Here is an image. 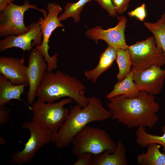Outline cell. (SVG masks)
<instances>
[{"label": "cell", "mask_w": 165, "mask_h": 165, "mask_svg": "<svg viewBox=\"0 0 165 165\" xmlns=\"http://www.w3.org/2000/svg\"><path fill=\"white\" fill-rule=\"evenodd\" d=\"M107 103L111 119L129 128L133 127L152 128L159 117L156 113L160 108L154 95L141 90L137 97L129 98L121 95L113 97Z\"/></svg>", "instance_id": "6da1fadb"}, {"label": "cell", "mask_w": 165, "mask_h": 165, "mask_svg": "<svg viewBox=\"0 0 165 165\" xmlns=\"http://www.w3.org/2000/svg\"><path fill=\"white\" fill-rule=\"evenodd\" d=\"M111 116L100 99L95 96L89 97L85 107L77 104L71 108L58 131L52 134V142L58 148L68 146L73 138L89 123L107 119Z\"/></svg>", "instance_id": "7a4b0ae2"}, {"label": "cell", "mask_w": 165, "mask_h": 165, "mask_svg": "<svg viewBox=\"0 0 165 165\" xmlns=\"http://www.w3.org/2000/svg\"><path fill=\"white\" fill-rule=\"evenodd\" d=\"M86 87L78 79L60 70L46 71L36 93L43 101L52 103L64 97L71 98L82 108L86 106L88 98L85 95Z\"/></svg>", "instance_id": "3957f363"}, {"label": "cell", "mask_w": 165, "mask_h": 165, "mask_svg": "<svg viewBox=\"0 0 165 165\" xmlns=\"http://www.w3.org/2000/svg\"><path fill=\"white\" fill-rule=\"evenodd\" d=\"M72 152L78 157L86 153L99 154L107 150L115 151L116 144L104 130L86 126L73 139Z\"/></svg>", "instance_id": "277c9868"}, {"label": "cell", "mask_w": 165, "mask_h": 165, "mask_svg": "<svg viewBox=\"0 0 165 165\" xmlns=\"http://www.w3.org/2000/svg\"><path fill=\"white\" fill-rule=\"evenodd\" d=\"M73 99L66 97L56 103L45 102L38 98L32 105L33 116L31 120L47 128L51 133H57L64 123L70 111L64 107Z\"/></svg>", "instance_id": "5b68a950"}, {"label": "cell", "mask_w": 165, "mask_h": 165, "mask_svg": "<svg viewBox=\"0 0 165 165\" xmlns=\"http://www.w3.org/2000/svg\"><path fill=\"white\" fill-rule=\"evenodd\" d=\"M133 63L134 75L143 71L152 65L161 67L165 65V54L156 46L154 36L146 40L136 42L129 46Z\"/></svg>", "instance_id": "8992f818"}, {"label": "cell", "mask_w": 165, "mask_h": 165, "mask_svg": "<svg viewBox=\"0 0 165 165\" xmlns=\"http://www.w3.org/2000/svg\"><path fill=\"white\" fill-rule=\"evenodd\" d=\"M22 128L29 130L30 136L24 144V149L15 152L11 156L12 162L17 165H22L31 160L38 150L52 142V134L38 123L32 120L23 123Z\"/></svg>", "instance_id": "52a82bcc"}, {"label": "cell", "mask_w": 165, "mask_h": 165, "mask_svg": "<svg viewBox=\"0 0 165 165\" xmlns=\"http://www.w3.org/2000/svg\"><path fill=\"white\" fill-rule=\"evenodd\" d=\"M30 9L41 12L44 18L47 15L46 10L31 4L28 0L24 1L21 5L11 3L0 14V37L19 35L27 32L29 28L24 24V15L25 12Z\"/></svg>", "instance_id": "ba28073f"}, {"label": "cell", "mask_w": 165, "mask_h": 165, "mask_svg": "<svg viewBox=\"0 0 165 165\" xmlns=\"http://www.w3.org/2000/svg\"><path fill=\"white\" fill-rule=\"evenodd\" d=\"M46 9L48 10L46 16L44 18H39L37 22L41 30L43 41L40 45L35 47L42 53L46 62L47 71L51 72L57 67L58 54L55 53L53 56L49 55L48 50L50 47L48 43L54 30L58 27H64L58 17V14L62 12L63 9L59 4L54 2L48 3Z\"/></svg>", "instance_id": "9c48e42d"}, {"label": "cell", "mask_w": 165, "mask_h": 165, "mask_svg": "<svg viewBox=\"0 0 165 165\" xmlns=\"http://www.w3.org/2000/svg\"><path fill=\"white\" fill-rule=\"evenodd\" d=\"M118 23L112 28L104 30L100 25L87 29L85 34L89 39L97 43L99 40L105 41L108 46L117 49H127L129 46L126 42L124 31L127 19L123 16H117Z\"/></svg>", "instance_id": "30bf717a"}, {"label": "cell", "mask_w": 165, "mask_h": 165, "mask_svg": "<svg viewBox=\"0 0 165 165\" xmlns=\"http://www.w3.org/2000/svg\"><path fill=\"white\" fill-rule=\"evenodd\" d=\"M27 74L29 88L27 93L28 103H34L37 89L47 70V66L42 53L36 48L31 51L28 59Z\"/></svg>", "instance_id": "8fae6325"}, {"label": "cell", "mask_w": 165, "mask_h": 165, "mask_svg": "<svg viewBox=\"0 0 165 165\" xmlns=\"http://www.w3.org/2000/svg\"><path fill=\"white\" fill-rule=\"evenodd\" d=\"M28 26L29 30L19 35H9L0 40V51L15 47L29 51L33 47L40 45L42 42V33L37 22L32 23Z\"/></svg>", "instance_id": "7c38bea8"}, {"label": "cell", "mask_w": 165, "mask_h": 165, "mask_svg": "<svg viewBox=\"0 0 165 165\" xmlns=\"http://www.w3.org/2000/svg\"><path fill=\"white\" fill-rule=\"evenodd\" d=\"M165 79V69L156 65L134 75V82L139 90L150 95H158L162 91Z\"/></svg>", "instance_id": "4fadbf2b"}, {"label": "cell", "mask_w": 165, "mask_h": 165, "mask_svg": "<svg viewBox=\"0 0 165 165\" xmlns=\"http://www.w3.org/2000/svg\"><path fill=\"white\" fill-rule=\"evenodd\" d=\"M0 73L14 85L28 83L23 58L0 56Z\"/></svg>", "instance_id": "5bb4252c"}, {"label": "cell", "mask_w": 165, "mask_h": 165, "mask_svg": "<svg viewBox=\"0 0 165 165\" xmlns=\"http://www.w3.org/2000/svg\"><path fill=\"white\" fill-rule=\"evenodd\" d=\"M126 152L125 146L119 140L114 152L111 153L106 150L93 156L92 165H127Z\"/></svg>", "instance_id": "9a60e30c"}, {"label": "cell", "mask_w": 165, "mask_h": 165, "mask_svg": "<svg viewBox=\"0 0 165 165\" xmlns=\"http://www.w3.org/2000/svg\"><path fill=\"white\" fill-rule=\"evenodd\" d=\"M117 56V49L108 46L100 55L97 66L91 70L85 72L84 75L86 78L93 83H96L99 77L112 66Z\"/></svg>", "instance_id": "2e32d148"}, {"label": "cell", "mask_w": 165, "mask_h": 165, "mask_svg": "<svg viewBox=\"0 0 165 165\" xmlns=\"http://www.w3.org/2000/svg\"><path fill=\"white\" fill-rule=\"evenodd\" d=\"M28 83L14 85L4 75H0V107L4 106L11 100L16 99L24 102L20 99L24 87Z\"/></svg>", "instance_id": "e0dca14e"}, {"label": "cell", "mask_w": 165, "mask_h": 165, "mask_svg": "<svg viewBox=\"0 0 165 165\" xmlns=\"http://www.w3.org/2000/svg\"><path fill=\"white\" fill-rule=\"evenodd\" d=\"M134 74L131 71L122 81L114 85L113 89L107 95L106 98L109 99L121 95L129 98L138 96L140 90L134 82Z\"/></svg>", "instance_id": "ac0fdd59"}, {"label": "cell", "mask_w": 165, "mask_h": 165, "mask_svg": "<svg viewBox=\"0 0 165 165\" xmlns=\"http://www.w3.org/2000/svg\"><path fill=\"white\" fill-rule=\"evenodd\" d=\"M146 153L139 154L136 158L140 165H165V154L160 151L161 145L153 142L149 144Z\"/></svg>", "instance_id": "d6986e66"}, {"label": "cell", "mask_w": 165, "mask_h": 165, "mask_svg": "<svg viewBox=\"0 0 165 165\" xmlns=\"http://www.w3.org/2000/svg\"><path fill=\"white\" fill-rule=\"evenodd\" d=\"M162 131L163 134L158 136L148 133L145 127H138L136 131V142L142 148L151 143H157L162 146L163 151L165 154V125L163 127Z\"/></svg>", "instance_id": "ffe728a7"}, {"label": "cell", "mask_w": 165, "mask_h": 165, "mask_svg": "<svg viewBox=\"0 0 165 165\" xmlns=\"http://www.w3.org/2000/svg\"><path fill=\"white\" fill-rule=\"evenodd\" d=\"M144 25L151 32L155 37L157 46L165 54V13L154 23L144 22Z\"/></svg>", "instance_id": "44dd1931"}, {"label": "cell", "mask_w": 165, "mask_h": 165, "mask_svg": "<svg viewBox=\"0 0 165 165\" xmlns=\"http://www.w3.org/2000/svg\"><path fill=\"white\" fill-rule=\"evenodd\" d=\"M116 61L119 68V72L116 77L118 82L122 81L131 72V66L133 63L128 48L117 49Z\"/></svg>", "instance_id": "7402d4cb"}, {"label": "cell", "mask_w": 165, "mask_h": 165, "mask_svg": "<svg viewBox=\"0 0 165 165\" xmlns=\"http://www.w3.org/2000/svg\"><path fill=\"white\" fill-rule=\"evenodd\" d=\"M92 0H79L76 2L67 3L64 7V11L59 17L61 21L72 17L74 21L78 23L80 20V14L85 4Z\"/></svg>", "instance_id": "603a6c76"}, {"label": "cell", "mask_w": 165, "mask_h": 165, "mask_svg": "<svg viewBox=\"0 0 165 165\" xmlns=\"http://www.w3.org/2000/svg\"><path fill=\"white\" fill-rule=\"evenodd\" d=\"M128 14L130 17H135L141 21H144L146 16L145 4H142L134 10L128 12Z\"/></svg>", "instance_id": "cb8c5ba5"}, {"label": "cell", "mask_w": 165, "mask_h": 165, "mask_svg": "<svg viewBox=\"0 0 165 165\" xmlns=\"http://www.w3.org/2000/svg\"><path fill=\"white\" fill-rule=\"evenodd\" d=\"M131 0H112L116 13L122 15L125 12L129 6Z\"/></svg>", "instance_id": "d4e9b609"}, {"label": "cell", "mask_w": 165, "mask_h": 165, "mask_svg": "<svg viewBox=\"0 0 165 165\" xmlns=\"http://www.w3.org/2000/svg\"><path fill=\"white\" fill-rule=\"evenodd\" d=\"M97 2L103 9L106 11L111 17L117 16L112 0H94Z\"/></svg>", "instance_id": "484cf974"}, {"label": "cell", "mask_w": 165, "mask_h": 165, "mask_svg": "<svg viewBox=\"0 0 165 165\" xmlns=\"http://www.w3.org/2000/svg\"><path fill=\"white\" fill-rule=\"evenodd\" d=\"M93 154L90 153H86L80 155L77 161L73 165H92Z\"/></svg>", "instance_id": "4316f807"}, {"label": "cell", "mask_w": 165, "mask_h": 165, "mask_svg": "<svg viewBox=\"0 0 165 165\" xmlns=\"http://www.w3.org/2000/svg\"><path fill=\"white\" fill-rule=\"evenodd\" d=\"M10 114L9 110L4 106L0 107V125H2L9 120Z\"/></svg>", "instance_id": "83f0119b"}, {"label": "cell", "mask_w": 165, "mask_h": 165, "mask_svg": "<svg viewBox=\"0 0 165 165\" xmlns=\"http://www.w3.org/2000/svg\"><path fill=\"white\" fill-rule=\"evenodd\" d=\"M15 0H0V12H2L11 3Z\"/></svg>", "instance_id": "f1b7e54d"}, {"label": "cell", "mask_w": 165, "mask_h": 165, "mask_svg": "<svg viewBox=\"0 0 165 165\" xmlns=\"http://www.w3.org/2000/svg\"><path fill=\"white\" fill-rule=\"evenodd\" d=\"M6 143V140L2 137L0 138V145H3Z\"/></svg>", "instance_id": "f546056e"}]
</instances>
